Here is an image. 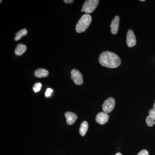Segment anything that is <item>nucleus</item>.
Returning a JSON list of instances; mask_svg holds the SVG:
<instances>
[{"mask_svg":"<svg viewBox=\"0 0 155 155\" xmlns=\"http://www.w3.org/2000/svg\"><path fill=\"white\" fill-rule=\"evenodd\" d=\"M99 62L101 65L108 68H116L121 64L120 58L115 53L112 52H104L99 57Z\"/></svg>","mask_w":155,"mask_h":155,"instance_id":"obj_1","label":"nucleus"},{"mask_svg":"<svg viewBox=\"0 0 155 155\" xmlns=\"http://www.w3.org/2000/svg\"><path fill=\"white\" fill-rule=\"evenodd\" d=\"M92 22V17L88 14H85L81 17L77 22L75 30L78 33H82L88 28Z\"/></svg>","mask_w":155,"mask_h":155,"instance_id":"obj_2","label":"nucleus"},{"mask_svg":"<svg viewBox=\"0 0 155 155\" xmlns=\"http://www.w3.org/2000/svg\"><path fill=\"white\" fill-rule=\"evenodd\" d=\"M99 3V1L98 0H87L85 1L82 6V9L83 12L87 13V14L92 13L96 8Z\"/></svg>","mask_w":155,"mask_h":155,"instance_id":"obj_3","label":"nucleus"},{"mask_svg":"<svg viewBox=\"0 0 155 155\" xmlns=\"http://www.w3.org/2000/svg\"><path fill=\"white\" fill-rule=\"evenodd\" d=\"M115 106V100L113 97H110L106 100L103 104V111L106 114L110 113L114 110Z\"/></svg>","mask_w":155,"mask_h":155,"instance_id":"obj_4","label":"nucleus"},{"mask_svg":"<svg viewBox=\"0 0 155 155\" xmlns=\"http://www.w3.org/2000/svg\"><path fill=\"white\" fill-rule=\"evenodd\" d=\"M71 78L76 85H81L83 84V75L78 70L72 69L71 72Z\"/></svg>","mask_w":155,"mask_h":155,"instance_id":"obj_5","label":"nucleus"},{"mask_svg":"<svg viewBox=\"0 0 155 155\" xmlns=\"http://www.w3.org/2000/svg\"><path fill=\"white\" fill-rule=\"evenodd\" d=\"M126 42L128 47H132L136 45V39L135 35L133 31L131 29H129L127 31Z\"/></svg>","mask_w":155,"mask_h":155,"instance_id":"obj_6","label":"nucleus"},{"mask_svg":"<svg viewBox=\"0 0 155 155\" xmlns=\"http://www.w3.org/2000/svg\"><path fill=\"white\" fill-rule=\"evenodd\" d=\"M109 119V116L107 114L104 112H101L97 115L96 121L101 125H104L108 122Z\"/></svg>","mask_w":155,"mask_h":155,"instance_id":"obj_7","label":"nucleus"},{"mask_svg":"<svg viewBox=\"0 0 155 155\" xmlns=\"http://www.w3.org/2000/svg\"><path fill=\"white\" fill-rule=\"evenodd\" d=\"M119 21L120 18L118 16H116L112 20L110 27L111 28V33L113 34L116 35L118 32L119 28Z\"/></svg>","mask_w":155,"mask_h":155,"instance_id":"obj_8","label":"nucleus"},{"mask_svg":"<svg viewBox=\"0 0 155 155\" xmlns=\"http://www.w3.org/2000/svg\"><path fill=\"white\" fill-rule=\"evenodd\" d=\"M65 116L67 119V123L69 125L74 124L78 119L77 115L72 112H66L65 114Z\"/></svg>","mask_w":155,"mask_h":155,"instance_id":"obj_9","label":"nucleus"},{"mask_svg":"<svg viewBox=\"0 0 155 155\" xmlns=\"http://www.w3.org/2000/svg\"><path fill=\"white\" fill-rule=\"evenodd\" d=\"M27 50V47L25 45L19 44L17 46L15 50V53L17 56H21Z\"/></svg>","mask_w":155,"mask_h":155,"instance_id":"obj_10","label":"nucleus"},{"mask_svg":"<svg viewBox=\"0 0 155 155\" xmlns=\"http://www.w3.org/2000/svg\"><path fill=\"white\" fill-rule=\"evenodd\" d=\"M48 75V71L46 69H42V68L37 69L34 73V75H35V77L38 78L46 77Z\"/></svg>","mask_w":155,"mask_h":155,"instance_id":"obj_11","label":"nucleus"},{"mask_svg":"<svg viewBox=\"0 0 155 155\" xmlns=\"http://www.w3.org/2000/svg\"><path fill=\"white\" fill-rule=\"evenodd\" d=\"M88 128V124L86 121H84L81 125L80 129H79V133L82 136H84L85 135Z\"/></svg>","mask_w":155,"mask_h":155,"instance_id":"obj_12","label":"nucleus"},{"mask_svg":"<svg viewBox=\"0 0 155 155\" xmlns=\"http://www.w3.org/2000/svg\"><path fill=\"white\" fill-rule=\"evenodd\" d=\"M27 33H28V31H27V30H26V29H25V28L21 29V30L17 32V33L16 34V35H15V38H14V40H15V41H19L20 39L22 38L23 37L26 35L27 34Z\"/></svg>","mask_w":155,"mask_h":155,"instance_id":"obj_13","label":"nucleus"},{"mask_svg":"<svg viewBox=\"0 0 155 155\" xmlns=\"http://www.w3.org/2000/svg\"><path fill=\"white\" fill-rule=\"evenodd\" d=\"M146 122L147 125L149 127H152L153 125H155V120L152 119L149 115L147 116Z\"/></svg>","mask_w":155,"mask_h":155,"instance_id":"obj_14","label":"nucleus"},{"mask_svg":"<svg viewBox=\"0 0 155 155\" xmlns=\"http://www.w3.org/2000/svg\"><path fill=\"white\" fill-rule=\"evenodd\" d=\"M41 84L39 83V82H38V83H35L34 85L33 89L34 91L36 93L41 90Z\"/></svg>","mask_w":155,"mask_h":155,"instance_id":"obj_15","label":"nucleus"},{"mask_svg":"<svg viewBox=\"0 0 155 155\" xmlns=\"http://www.w3.org/2000/svg\"><path fill=\"white\" fill-rule=\"evenodd\" d=\"M149 116L151 117L152 119L155 120V109L153 108L150 109L149 111Z\"/></svg>","mask_w":155,"mask_h":155,"instance_id":"obj_16","label":"nucleus"},{"mask_svg":"<svg viewBox=\"0 0 155 155\" xmlns=\"http://www.w3.org/2000/svg\"><path fill=\"white\" fill-rule=\"evenodd\" d=\"M53 92V90L52 89L48 88L47 89L46 91L45 92V96L47 97H50L51 94Z\"/></svg>","mask_w":155,"mask_h":155,"instance_id":"obj_17","label":"nucleus"},{"mask_svg":"<svg viewBox=\"0 0 155 155\" xmlns=\"http://www.w3.org/2000/svg\"><path fill=\"white\" fill-rule=\"evenodd\" d=\"M137 155H149V153L147 150H142Z\"/></svg>","mask_w":155,"mask_h":155,"instance_id":"obj_18","label":"nucleus"},{"mask_svg":"<svg viewBox=\"0 0 155 155\" xmlns=\"http://www.w3.org/2000/svg\"><path fill=\"white\" fill-rule=\"evenodd\" d=\"M74 1L73 0H64V2L66 4H71Z\"/></svg>","mask_w":155,"mask_h":155,"instance_id":"obj_19","label":"nucleus"},{"mask_svg":"<svg viewBox=\"0 0 155 155\" xmlns=\"http://www.w3.org/2000/svg\"><path fill=\"white\" fill-rule=\"evenodd\" d=\"M115 155H122V154L121 153H117Z\"/></svg>","mask_w":155,"mask_h":155,"instance_id":"obj_20","label":"nucleus"},{"mask_svg":"<svg viewBox=\"0 0 155 155\" xmlns=\"http://www.w3.org/2000/svg\"><path fill=\"white\" fill-rule=\"evenodd\" d=\"M153 107L154 109H155V103H154L153 106Z\"/></svg>","mask_w":155,"mask_h":155,"instance_id":"obj_21","label":"nucleus"},{"mask_svg":"<svg viewBox=\"0 0 155 155\" xmlns=\"http://www.w3.org/2000/svg\"><path fill=\"white\" fill-rule=\"evenodd\" d=\"M140 2H144V0H140Z\"/></svg>","mask_w":155,"mask_h":155,"instance_id":"obj_22","label":"nucleus"},{"mask_svg":"<svg viewBox=\"0 0 155 155\" xmlns=\"http://www.w3.org/2000/svg\"><path fill=\"white\" fill-rule=\"evenodd\" d=\"M81 11H82V12H83V10H82V9H81Z\"/></svg>","mask_w":155,"mask_h":155,"instance_id":"obj_23","label":"nucleus"},{"mask_svg":"<svg viewBox=\"0 0 155 155\" xmlns=\"http://www.w3.org/2000/svg\"><path fill=\"white\" fill-rule=\"evenodd\" d=\"M2 0H1V3H2Z\"/></svg>","mask_w":155,"mask_h":155,"instance_id":"obj_24","label":"nucleus"}]
</instances>
